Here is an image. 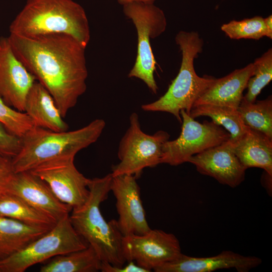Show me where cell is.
<instances>
[{"instance_id": "1", "label": "cell", "mask_w": 272, "mask_h": 272, "mask_svg": "<svg viewBox=\"0 0 272 272\" xmlns=\"http://www.w3.org/2000/svg\"><path fill=\"white\" fill-rule=\"evenodd\" d=\"M8 38L15 55L51 94L64 118L87 89L86 48L63 33L10 34Z\"/></svg>"}, {"instance_id": "2", "label": "cell", "mask_w": 272, "mask_h": 272, "mask_svg": "<svg viewBox=\"0 0 272 272\" xmlns=\"http://www.w3.org/2000/svg\"><path fill=\"white\" fill-rule=\"evenodd\" d=\"M111 173L101 178L89 179V195L82 206L72 209L70 219L75 230L96 252L101 262L122 265L126 261L122 252L123 236L117 221L105 220L100 204L110 191Z\"/></svg>"}, {"instance_id": "3", "label": "cell", "mask_w": 272, "mask_h": 272, "mask_svg": "<svg viewBox=\"0 0 272 272\" xmlns=\"http://www.w3.org/2000/svg\"><path fill=\"white\" fill-rule=\"evenodd\" d=\"M9 32L25 36L65 34L85 48L90 39L85 11L73 0H27L11 22Z\"/></svg>"}, {"instance_id": "4", "label": "cell", "mask_w": 272, "mask_h": 272, "mask_svg": "<svg viewBox=\"0 0 272 272\" xmlns=\"http://www.w3.org/2000/svg\"><path fill=\"white\" fill-rule=\"evenodd\" d=\"M105 124L103 119H96L72 131H54L34 127L21 138L20 150L12 159L15 173L30 171L55 159L75 157L80 151L97 141Z\"/></svg>"}, {"instance_id": "5", "label": "cell", "mask_w": 272, "mask_h": 272, "mask_svg": "<svg viewBox=\"0 0 272 272\" xmlns=\"http://www.w3.org/2000/svg\"><path fill=\"white\" fill-rule=\"evenodd\" d=\"M175 42L182 54L178 74L162 96L154 102L142 105L141 108L146 111L170 113L181 123V110L189 115L196 100L215 78L199 77L195 71L194 60L202 52L203 45L197 32L180 31L175 36Z\"/></svg>"}, {"instance_id": "6", "label": "cell", "mask_w": 272, "mask_h": 272, "mask_svg": "<svg viewBox=\"0 0 272 272\" xmlns=\"http://www.w3.org/2000/svg\"><path fill=\"white\" fill-rule=\"evenodd\" d=\"M88 245L75 230L69 215L22 249L0 259V272H24L33 265Z\"/></svg>"}, {"instance_id": "7", "label": "cell", "mask_w": 272, "mask_h": 272, "mask_svg": "<svg viewBox=\"0 0 272 272\" xmlns=\"http://www.w3.org/2000/svg\"><path fill=\"white\" fill-rule=\"evenodd\" d=\"M123 12L132 22L138 36L136 59L128 77L141 80L153 93L157 94L158 87L154 76L156 61L151 48V39L159 37L166 30L165 15L154 4L143 3L123 5Z\"/></svg>"}, {"instance_id": "8", "label": "cell", "mask_w": 272, "mask_h": 272, "mask_svg": "<svg viewBox=\"0 0 272 272\" xmlns=\"http://www.w3.org/2000/svg\"><path fill=\"white\" fill-rule=\"evenodd\" d=\"M129 123L119 143L118 157L120 162L112 166V177L130 175L137 178L145 168L161 164L163 144L170 137L163 130L153 135L145 133L141 128L136 113L130 116Z\"/></svg>"}, {"instance_id": "9", "label": "cell", "mask_w": 272, "mask_h": 272, "mask_svg": "<svg viewBox=\"0 0 272 272\" xmlns=\"http://www.w3.org/2000/svg\"><path fill=\"white\" fill-rule=\"evenodd\" d=\"M181 131L179 137L162 146L161 164L178 166L187 162L192 156L218 146L230 139V134L213 121H195L184 110L180 112Z\"/></svg>"}, {"instance_id": "10", "label": "cell", "mask_w": 272, "mask_h": 272, "mask_svg": "<svg viewBox=\"0 0 272 272\" xmlns=\"http://www.w3.org/2000/svg\"><path fill=\"white\" fill-rule=\"evenodd\" d=\"M122 249L126 261H133L149 272L179 257V241L173 234L150 229L142 235L123 237Z\"/></svg>"}, {"instance_id": "11", "label": "cell", "mask_w": 272, "mask_h": 272, "mask_svg": "<svg viewBox=\"0 0 272 272\" xmlns=\"http://www.w3.org/2000/svg\"><path fill=\"white\" fill-rule=\"evenodd\" d=\"M75 157H65L45 162L31 171L44 181L56 197L72 209L82 206L89 195V179L74 164Z\"/></svg>"}, {"instance_id": "12", "label": "cell", "mask_w": 272, "mask_h": 272, "mask_svg": "<svg viewBox=\"0 0 272 272\" xmlns=\"http://www.w3.org/2000/svg\"><path fill=\"white\" fill-rule=\"evenodd\" d=\"M133 175L112 177L110 190L116 198L118 227L123 236L142 235L150 229L141 197L140 188Z\"/></svg>"}, {"instance_id": "13", "label": "cell", "mask_w": 272, "mask_h": 272, "mask_svg": "<svg viewBox=\"0 0 272 272\" xmlns=\"http://www.w3.org/2000/svg\"><path fill=\"white\" fill-rule=\"evenodd\" d=\"M36 81L14 53L8 37H0V97L10 106L24 112L26 97Z\"/></svg>"}, {"instance_id": "14", "label": "cell", "mask_w": 272, "mask_h": 272, "mask_svg": "<svg viewBox=\"0 0 272 272\" xmlns=\"http://www.w3.org/2000/svg\"><path fill=\"white\" fill-rule=\"evenodd\" d=\"M201 174L234 188L244 180L246 169L232 150L228 140L191 157L188 162Z\"/></svg>"}, {"instance_id": "15", "label": "cell", "mask_w": 272, "mask_h": 272, "mask_svg": "<svg viewBox=\"0 0 272 272\" xmlns=\"http://www.w3.org/2000/svg\"><path fill=\"white\" fill-rule=\"evenodd\" d=\"M7 193L22 198L57 222L72 210L56 197L44 181L30 171L15 173Z\"/></svg>"}, {"instance_id": "16", "label": "cell", "mask_w": 272, "mask_h": 272, "mask_svg": "<svg viewBox=\"0 0 272 272\" xmlns=\"http://www.w3.org/2000/svg\"><path fill=\"white\" fill-rule=\"evenodd\" d=\"M262 260L257 257L244 256L230 250H224L210 257H196L182 254L175 260L155 268L156 272H211L234 268L238 272H248L257 267Z\"/></svg>"}, {"instance_id": "17", "label": "cell", "mask_w": 272, "mask_h": 272, "mask_svg": "<svg viewBox=\"0 0 272 272\" xmlns=\"http://www.w3.org/2000/svg\"><path fill=\"white\" fill-rule=\"evenodd\" d=\"M254 70L252 62L242 69L234 70L223 78L215 79L196 100L193 106L209 104L238 108L243 97V92L247 88Z\"/></svg>"}, {"instance_id": "18", "label": "cell", "mask_w": 272, "mask_h": 272, "mask_svg": "<svg viewBox=\"0 0 272 272\" xmlns=\"http://www.w3.org/2000/svg\"><path fill=\"white\" fill-rule=\"evenodd\" d=\"M230 147L244 167L262 169L272 176V139L250 128Z\"/></svg>"}, {"instance_id": "19", "label": "cell", "mask_w": 272, "mask_h": 272, "mask_svg": "<svg viewBox=\"0 0 272 272\" xmlns=\"http://www.w3.org/2000/svg\"><path fill=\"white\" fill-rule=\"evenodd\" d=\"M36 126L54 131L68 130L55 101L44 87L36 81L26 98L24 111Z\"/></svg>"}, {"instance_id": "20", "label": "cell", "mask_w": 272, "mask_h": 272, "mask_svg": "<svg viewBox=\"0 0 272 272\" xmlns=\"http://www.w3.org/2000/svg\"><path fill=\"white\" fill-rule=\"evenodd\" d=\"M51 229L32 226L0 216V259L20 251Z\"/></svg>"}, {"instance_id": "21", "label": "cell", "mask_w": 272, "mask_h": 272, "mask_svg": "<svg viewBox=\"0 0 272 272\" xmlns=\"http://www.w3.org/2000/svg\"><path fill=\"white\" fill-rule=\"evenodd\" d=\"M101 261L93 248H86L58 255L42 266L40 272H96L100 270Z\"/></svg>"}, {"instance_id": "22", "label": "cell", "mask_w": 272, "mask_h": 272, "mask_svg": "<svg viewBox=\"0 0 272 272\" xmlns=\"http://www.w3.org/2000/svg\"><path fill=\"white\" fill-rule=\"evenodd\" d=\"M0 216L24 224L51 229L57 222L15 195L6 193L0 198Z\"/></svg>"}, {"instance_id": "23", "label": "cell", "mask_w": 272, "mask_h": 272, "mask_svg": "<svg viewBox=\"0 0 272 272\" xmlns=\"http://www.w3.org/2000/svg\"><path fill=\"white\" fill-rule=\"evenodd\" d=\"M189 115L194 118L208 116L216 124L224 127L230 134L229 140L235 142L242 136L249 127L243 122L237 108L215 105L200 104L194 106Z\"/></svg>"}, {"instance_id": "24", "label": "cell", "mask_w": 272, "mask_h": 272, "mask_svg": "<svg viewBox=\"0 0 272 272\" xmlns=\"http://www.w3.org/2000/svg\"><path fill=\"white\" fill-rule=\"evenodd\" d=\"M249 128L263 133L272 139V97L251 103L243 97L237 108Z\"/></svg>"}, {"instance_id": "25", "label": "cell", "mask_w": 272, "mask_h": 272, "mask_svg": "<svg viewBox=\"0 0 272 272\" xmlns=\"http://www.w3.org/2000/svg\"><path fill=\"white\" fill-rule=\"evenodd\" d=\"M254 73L247 83V92L243 98L253 103L256 97L272 79V49L269 48L253 62Z\"/></svg>"}, {"instance_id": "26", "label": "cell", "mask_w": 272, "mask_h": 272, "mask_svg": "<svg viewBox=\"0 0 272 272\" xmlns=\"http://www.w3.org/2000/svg\"><path fill=\"white\" fill-rule=\"evenodd\" d=\"M221 29L228 37L232 39L259 40L267 36L264 18L260 16L240 21L232 20L222 25Z\"/></svg>"}, {"instance_id": "27", "label": "cell", "mask_w": 272, "mask_h": 272, "mask_svg": "<svg viewBox=\"0 0 272 272\" xmlns=\"http://www.w3.org/2000/svg\"><path fill=\"white\" fill-rule=\"evenodd\" d=\"M0 123L10 132L21 139L36 126L25 112L20 111L10 106L1 97Z\"/></svg>"}, {"instance_id": "28", "label": "cell", "mask_w": 272, "mask_h": 272, "mask_svg": "<svg viewBox=\"0 0 272 272\" xmlns=\"http://www.w3.org/2000/svg\"><path fill=\"white\" fill-rule=\"evenodd\" d=\"M21 147V139L10 132L0 123V154L12 159Z\"/></svg>"}, {"instance_id": "29", "label": "cell", "mask_w": 272, "mask_h": 272, "mask_svg": "<svg viewBox=\"0 0 272 272\" xmlns=\"http://www.w3.org/2000/svg\"><path fill=\"white\" fill-rule=\"evenodd\" d=\"M15 173L12 159L0 154V198L7 193Z\"/></svg>"}, {"instance_id": "30", "label": "cell", "mask_w": 272, "mask_h": 272, "mask_svg": "<svg viewBox=\"0 0 272 272\" xmlns=\"http://www.w3.org/2000/svg\"><path fill=\"white\" fill-rule=\"evenodd\" d=\"M128 262L126 265L118 266L112 265L107 262H102L100 271L102 272H149L133 261H129Z\"/></svg>"}, {"instance_id": "31", "label": "cell", "mask_w": 272, "mask_h": 272, "mask_svg": "<svg viewBox=\"0 0 272 272\" xmlns=\"http://www.w3.org/2000/svg\"><path fill=\"white\" fill-rule=\"evenodd\" d=\"M264 22L267 30V37L272 38V15L264 18Z\"/></svg>"}, {"instance_id": "32", "label": "cell", "mask_w": 272, "mask_h": 272, "mask_svg": "<svg viewBox=\"0 0 272 272\" xmlns=\"http://www.w3.org/2000/svg\"><path fill=\"white\" fill-rule=\"evenodd\" d=\"M117 2L122 5H126L132 3H143L146 4H154L156 0H117Z\"/></svg>"}]
</instances>
